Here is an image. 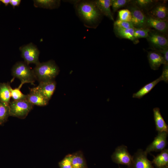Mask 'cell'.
<instances>
[{
    "label": "cell",
    "mask_w": 168,
    "mask_h": 168,
    "mask_svg": "<svg viewBox=\"0 0 168 168\" xmlns=\"http://www.w3.org/2000/svg\"><path fill=\"white\" fill-rule=\"evenodd\" d=\"M36 80L39 82L54 80L60 70L55 62L51 60L35 65L33 69Z\"/></svg>",
    "instance_id": "1"
},
{
    "label": "cell",
    "mask_w": 168,
    "mask_h": 168,
    "mask_svg": "<svg viewBox=\"0 0 168 168\" xmlns=\"http://www.w3.org/2000/svg\"><path fill=\"white\" fill-rule=\"evenodd\" d=\"M80 16L89 23H94L100 20L101 13L94 2H83L79 4L77 8Z\"/></svg>",
    "instance_id": "2"
},
{
    "label": "cell",
    "mask_w": 168,
    "mask_h": 168,
    "mask_svg": "<svg viewBox=\"0 0 168 168\" xmlns=\"http://www.w3.org/2000/svg\"><path fill=\"white\" fill-rule=\"evenodd\" d=\"M12 75L21 80V86L25 83L33 84L36 80L33 69L24 62H18L13 66Z\"/></svg>",
    "instance_id": "3"
},
{
    "label": "cell",
    "mask_w": 168,
    "mask_h": 168,
    "mask_svg": "<svg viewBox=\"0 0 168 168\" xmlns=\"http://www.w3.org/2000/svg\"><path fill=\"white\" fill-rule=\"evenodd\" d=\"M34 106L26 100L10 101L9 105L10 116L24 119L33 109Z\"/></svg>",
    "instance_id": "4"
},
{
    "label": "cell",
    "mask_w": 168,
    "mask_h": 168,
    "mask_svg": "<svg viewBox=\"0 0 168 168\" xmlns=\"http://www.w3.org/2000/svg\"><path fill=\"white\" fill-rule=\"evenodd\" d=\"M19 49L21 57L27 65L34 64L36 65L40 63L39 60L40 51L37 46L33 43H30L21 46Z\"/></svg>",
    "instance_id": "5"
},
{
    "label": "cell",
    "mask_w": 168,
    "mask_h": 168,
    "mask_svg": "<svg viewBox=\"0 0 168 168\" xmlns=\"http://www.w3.org/2000/svg\"><path fill=\"white\" fill-rule=\"evenodd\" d=\"M146 39L152 47V49L168 48L167 35L154 30L151 29Z\"/></svg>",
    "instance_id": "6"
},
{
    "label": "cell",
    "mask_w": 168,
    "mask_h": 168,
    "mask_svg": "<svg viewBox=\"0 0 168 168\" xmlns=\"http://www.w3.org/2000/svg\"><path fill=\"white\" fill-rule=\"evenodd\" d=\"M127 6L128 9L131 13L132 18L131 22L134 28H147L146 25V14L133 3L132 1Z\"/></svg>",
    "instance_id": "7"
},
{
    "label": "cell",
    "mask_w": 168,
    "mask_h": 168,
    "mask_svg": "<svg viewBox=\"0 0 168 168\" xmlns=\"http://www.w3.org/2000/svg\"><path fill=\"white\" fill-rule=\"evenodd\" d=\"M111 158L114 162L126 165L129 167L132 162L133 156L128 152L127 147L122 145L116 148L111 156Z\"/></svg>",
    "instance_id": "8"
},
{
    "label": "cell",
    "mask_w": 168,
    "mask_h": 168,
    "mask_svg": "<svg viewBox=\"0 0 168 168\" xmlns=\"http://www.w3.org/2000/svg\"><path fill=\"white\" fill-rule=\"evenodd\" d=\"M147 154L141 149L138 150L133 156L129 168H154L152 161L147 158Z\"/></svg>",
    "instance_id": "9"
},
{
    "label": "cell",
    "mask_w": 168,
    "mask_h": 168,
    "mask_svg": "<svg viewBox=\"0 0 168 168\" xmlns=\"http://www.w3.org/2000/svg\"><path fill=\"white\" fill-rule=\"evenodd\" d=\"M167 134L165 132H158L157 136L147 147L145 152L147 154L151 152L161 151L164 150L167 144Z\"/></svg>",
    "instance_id": "10"
},
{
    "label": "cell",
    "mask_w": 168,
    "mask_h": 168,
    "mask_svg": "<svg viewBox=\"0 0 168 168\" xmlns=\"http://www.w3.org/2000/svg\"><path fill=\"white\" fill-rule=\"evenodd\" d=\"M147 27L153 28L154 30L167 35L168 20H162L153 17L146 14Z\"/></svg>",
    "instance_id": "11"
},
{
    "label": "cell",
    "mask_w": 168,
    "mask_h": 168,
    "mask_svg": "<svg viewBox=\"0 0 168 168\" xmlns=\"http://www.w3.org/2000/svg\"><path fill=\"white\" fill-rule=\"evenodd\" d=\"M56 83L54 80L39 82L35 88L49 101L51 98L56 89Z\"/></svg>",
    "instance_id": "12"
},
{
    "label": "cell",
    "mask_w": 168,
    "mask_h": 168,
    "mask_svg": "<svg viewBox=\"0 0 168 168\" xmlns=\"http://www.w3.org/2000/svg\"><path fill=\"white\" fill-rule=\"evenodd\" d=\"M146 14L162 20H168V9L164 2H157Z\"/></svg>",
    "instance_id": "13"
},
{
    "label": "cell",
    "mask_w": 168,
    "mask_h": 168,
    "mask_svg": "<svg viewBox=\"0 0 168 168\" xmlns=\"http://www.w3.org/2000/svg\"><path fill=\"white\" fill-rule=\"evenodd\" d=\"M30 89L29 93L27 95V100L34 105L43 106L48 104L49 101L35 87Z\"/></svg>",
    "instance_id": "14"
},
{
    "label": "cell",
    "mask_w": 168,
    "mask_h": 168,
    "mask_svg": "<svg viewBox=\"0 0 168 168\" xmlns=\"http://www.w3.org/2000/svg\"><path fill=\"white\" fill-rule=\"evenodd\" d=\"M147 57L150 66L153 70H157L161 64H165L163 55L157 51L152 50L148 52Z\"/></svg>",
    "instance_id": "15"
},
{
    "label": "cell",
    "mask_w": 168,
    "mask_h": 168,
    "mask_svg": "<svg viewBox=\"0 0 168 168\" xmlns=\"http://www.w3.org/2000/svg\"><path fill=\"white\" fill-rule=\"evenodd\" d=\"M114 29L116 35L119 38L130 40L134 44L139 42L138 40L134 37V28L124 29L114 26Z\"/></svg>",
    "instance_id": "16"
},
{
    "label": "cell",
    "mask_w": 168,
    "mask_h": 168,
    "mask_svg": "<svg viewBox=\"0 0 168 168\" xmlns=\"http://www.w3.org/2000/svg\"><path fill=\"white\" fill-rule=\"evenodd\" d=\"M153 112L156 130L158 132H165L168 133V126L161 114L159 108H154Z\"/></svg>",
    "instance_id": "17"
},
{
    "label": "cell",
    "mask_w": 168,
    "mask_h": 168,
    "mask_svg": "<svg viewBox=\"0 0 168 168\" xmlns=\"http://www.w3.org/2000/svg\"><path fill=\"white\" fill-rule=\"evenodd\" d=\"M94 2L101 14L114 21L110 9L111 0H97Z\"/></svg>",
    "instance_id": "18"
},
{
    "label": "cell",
    "mask_w": 168,
    "mask_h": 168,
    "mask_svg": "<svg viewBox=\"0 0 168 168\" xmlns=\"http://www.w3.org/2000/svg\"><path fill=\"white\" fill-rule=\"evenodd\" d=\"M162 81H163V79L161 75L158 78L145 85L137 92L133 93L132 97L138 99L142 98L149 93L158 83Z\"/></svg>",
    "instance_id": "19"
},
{
    "label": "cell",
    "mask_w": 168,
    "mask_h": 168,
    "mask_svg": "<svg viewBox=\"0 0 168 168\" xmlns=\"http://www.w3.org/2000/svg\"><path fill=\"white\" fill-rule=\"evenodd\" d=\"M11 87L9 82L0 83V101L8 105L11 97Z\"/></svg>",
    "instance_id": "20"
},
{
    "label": "cell",
    "mask_w": 168,
    "mask_h": 168,
    "mask_svg": "<svg viewBox=\"0 0 168 168\" xmlns=\"http://www.w3.org/2000/svg\"><path fill=\"white\" fill-rule=\"evenodd\" d=\"M157 168L168 166V150L164 149L156 156L152 161Z\"/></svg>",
    "instance_id": "21"
},
{
    "label": "cell",
    "mask_w": 168,
    "mask_h": 168,
    "mask_svg": "<svg viewBox=\"0 0 168 168\" xmlns=\"http://www.w3.org/2000/svg\"><path fill=\"white\" fill-rule=\"evenodd\" d=\"M72 164L73 168H87L86 162L81 151L72 154Z\"/></svg>",
    "instance_id": "22"
},
{
    "label": "cell",
    "mask_w": 168,
    "mask_h": 168,
    "mask_svg": "<svg viewBox=\"0 0 168 168\" xmlns=\"http://www.w3.org/2000/svg\"><path fill=\"white\" fill-rule=\"evenodd\" d=\"M34 5L36 7L52 9L59 6L60 1L56 0H34Z\"/></svg>",
    "instance_id": "23"
},
{
    "label": "cell",
    "mask_w": 168,
    "mask_h": 168,
    "mask_svg": "<svg viewBox=\"0 0 168 168\" xmlns=\"http://www.w3.org/2000/svg\"><path fill=\"white\" fill-rule=\"evenodd\" d=\"M132 2L139 8L142 12H147L151 9L158 2L153 0H136Z\"/></svg>",
    "instance_id": "24"
},
{
    "label": "cell",
    "mask_w": 168,
    "mask_h": 168,
    "mask_svg": "<svg viewBox=\"0 0 168 168\" xmlns=\"http://www.w3.org/2000/svg\"><path fill=\"white\" fill-rule=\"evenodd\" d=\"M10 116L9 105L0 101V125L5 123Z\"/></svg>",
    "instance_id": "25"
},
{
    "label": "cell",
    "mask_w": 168,
    "mask_h": 168,
    "mask_svg": "<svg viewBox=\"0 0 168 168\" xmlns=\"http://www.w3.org/2000/svg\"><path fill=\"white\" fill-rule=\"evenodd\" d=\"M22 86L20 85L17 88H11V97L14 100H26L27 95H25L22 93L20 89Z\"/></svg>",
    "instance_id": "26"
},
{
    "label": "cell",
    "mask_w": 168,
    "mask_h": 168,
    "mask_svg": "<svg viewBox=\"0 0 168 168\" xmlns=\"http://www.w3.org/2000/svg\"><path fill=\"white\" fill-rule=\"evenodd\" d=\"M151 29L147 27L140 28H134V37L137 40L141 38H146Z\"/></svg>",
    "instance_id": "27"
},
{
    "label": "cell",
    "mask_w": 168,
    "mask_h": 168,
    "mask_svg": "<svg viewBox=\"0 0 168 168\" xmlns=\"http://www.w3.org/2000/svg\"><path fill=\"white\" fill-rule=\"evenodd\" d=\"M131 1L130 0H111V6L114 12L127 6Z\"/></svg>",
    "instance_id": "28"
},
{
    "label": "cell",
    "mask_w": 168,
    "mask_h": 168,
    "mask_svg": "<svg viewBox=\"0 0 168 168\" xmlns=\"http://www.w3.org/2000/svg\"><path fill=\"white\" fill-rule=\"evenodd\" d=\"M118 19L124 21L131 22L132 16L131 12L128 9H123L118 12Z\"/></svg>",
    "instance_id": "29"
},
{
    "label": "cell",
    "mask_w": 168,
    "mask_h": 168,
    "mask_svg": "<svg viewBox=\"0 0 168 168\" xmlns=\"http://www.w3.org/2000/svg\"><path fill=\"white\" fill-rule=\"evenodd\" d=\"M72 154H68L58 163L60 168H73L72 164Z\"/></svg>",
    "instance_id": "30"
},
{
    "label": "cell",
    "mask_w": 168,
    "mask_h": 168,
    "mask_svg": "<svg viewBox=\"0 0 168 168\" xmlns=\"http://www.w3.org/2000/svg\"><path fill=\"white\" fill-rule=\"evenodd\" d=\"M114 26L124 29L134 28L131 22L123 21L118 19L114 21Z\"/></svg>",
    "instance_id": "31"
},
{
    "label": "cell",
    "mask_w": 168,
    "mask_h": 168,
    "mask_svg": "<svg viewBox=\"0 0 168 168\" xmlns=\"http://www.w3.org/2000/svg\"><path fill=\"white\" fill-rule=\"evenodd\" d=\"M161 76L163 78V81L167 83L168 82V65H164Z\"/></svg>",
    "instance_id": "32"
},
{
    "label": "cell",
    "mask_w": 168,
    "mask_h": 168,
    "mask_svg": "<svg viewBox=\"0 0 168 168\" xmlns=\"http://www.w3.org/2000/svg\"><path fill=\"white\" fill-rule=\"evenodd\" d=\"M21 2V0H10V4L14 8L15 7L19 6Z\"/></svg>",
    "instance_id": "33"
},
{
    "label": "cell",
    "mask_w": 168,
    "mask_h": 168,
    "mask_svg": "<svg viewBox=\"0 0 168 168\" xmlns=\"http://www.w3.org/2000/svg\"><path fill=\"white\" fill-rule=\"evenodd\" d=\"M0 2H2L6 6L10 4V0H0Z\"/></svg>",
    "instance_id": "34"
},
{
    "label": "cell",
    "mask_w": 168,
    "mask_h": 168,
    "mask_svg": "<svg viewBox=\"0 0 168 168\" xmlns=\"http://www.w3.org/2000/svg\"><path fill=\"white\" fill-rule=\"evenodd\" d=\"M158 168H168V166H163L160 167Z\"/></svg>",
    "instance_id": "35"
},
{
    "label": "cell",
    "mask_w": 168,
    "mask_h": 168,
    "mask_svg": "<svg viewBox=\"0 0 168 168\" xmlns=\"http://www.w3.org/2000/svg\"><path fill=\"white\" fill-rule=\"evenodd\" d=\"M119 168H120V167H119Z\"/></svg>",
    "instance_id": "36"
}]
</instances>
